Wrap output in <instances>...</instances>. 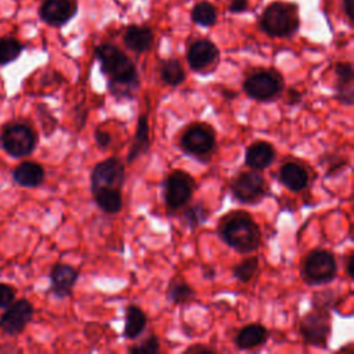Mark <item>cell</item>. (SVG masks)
<instances>
[{
	"mask_svg": "<svg viewBox=\"0 0 354 354\" xmlns=\"http://www.w3.org/2000/svg\"><path fill=\"white\" fill-rule=\"evenodd\" d=\"M160 77L169 86H178L185 80V72L177 59H167L162 64Z\"/></svg>",
	"mask_w": 354,
	"mask_h": 354,
	"instance_id": "d4e9b609",
	"label": "cell"
},
{
	"mask_svg": "<svg viewBox=\"0 0 354 354\" xmlns=\"http://www.w3.org/2000/svg\"><path fill=\"white\" fill-rule=\"evenodd\" d=\"M207 209L202 205V203H196L189 206L185 212H184V220L187 221V224L194 228L196 225H201L206 221L207 218Z\"/></svg>",
	"mask_w": 354,
	"mask_h": 354,
	"instance_id": "f1b7e54d",
	"label": "cell"
},
{
	"mask_svg": "<svg viewBox=\"0 0 354 354\" xmlns=\"http://www.w3.org/2000/svg\"><path fill=\"white\" fill-rule=\"evenodd\" d=\"M336 271L337 266L333 254L324 249H315L310 252L303 267L304 278L311 285L330 282L335 279Z\"/></svg>",
	"mask_w": 354,
	"mask_h": 354,
	"instance_id": "5b68a950",
	"label": "cell"
},
{
	"mask_svg": "<svg viewBox=\"0 0 354 354\" xmlns=\"http://www.w3.org/2000/svg\"><path fill=\"white\" fill-rule=\"evenodd\" d=\"M275 159V149L267 141H256L248 149L245 155V162L249 167L254 170H263L268 167Z\"/></svg>",
	"mask_w": 354,
	"mask_h": 354,
	"instance_id": "e0dca14e",
	"label": "cell"
},
{
	"mask_svg": "<svg viewBox=\"0 0 354 354\" xmlns=\"http://www.w3.org/2000/svg\"><path fill=\"white\" fill-rule=\"evenodd\" d=\"M44 169L37 162L25 160L12 170L14 181L24 188L39 187L44 180Z\"/></svg>",
	"mask_w": 354,
	"mask_h": 354,
	"instance_id": "2e32d148",
	"label": "cell"
},
{
	"mask_svg": "<svg viewBox=\"0 0 354 354\" xmlns=\"http://www.w3.org/2000/svg\"><path fill=\"white\" fill-rule=\"evenodd\" d=\"M232 195L243 203H257L267 194L266 180L256 171H243L231 184Z\"/></svg>",
	"mask_w": 354,
	"mask_h": 354,
	"instance_id": "9c48e42d",
	"label": "cell"
},
{
	"mask_svg": "<svg viewBox=\"0 0 354 354\" xmlns=\"http://www.w3.org/2000/svg\"><path fill=\"white\" fill-rule=\"evenodd\" d=\"M257 268H259L257 257H249L242 260L232 268V275L241 282H249L257 272Z\"/></svg>",
	"mask_w": 354,
	"mask_h": 354,
	"instance_id": "83f0119b",
	"label": "cell"
},
{
	"mask_svg": "<svg viewBox=\"0 0 354 354\" xmlns=\"http://www.w3.org/2000/svg\"><path fill=\"white\" fill-rule=\"evenodd\" d=\"M76 14V4L72 0H43L39 8L41 21L51 26H62Z\"/></svg>",
	"mask_w": 354,
	"mask_h": 354,
	"instance_id": "4fadbf2b",
	"label": "cell"
},
{
	"mask_svg": "<svg viewBox=\"0 0 354 354\" xmlns=\"http://www.w3.org/2000/svg\"><path fill=\"white\" fill-rule=\"evenodd\" d=\"M97 206L109 214H115L122 209V194L120 189L112 187H102L93 192Z\"/></svg>",
	"mask_w": 354,
	"mask_h": 354,
	"instance_id": "44dd1931",
	"label": "cell"
},
{
	"mask_svg": "<svg viewBox=\"0 0 354 354\" xmlns=\"http://www.w3.org/2000/svg\"><path fill=\"white\" fill-rule=\"evenodd\" d=\"M283 88V79L275 71H259L252 73L243 83L246 94L257 101H268Z\"/></svg>",
	"mask_w": 354,
	"mask_h": 354,
	"instance_id": "8992f818",
	"label": "cell"
},
{
	"mask_svg": "<svg viewBox=\"0 0 354 354\" xmlns=\"http://www.w3.org/2000/svg\"><path fill=\"white\" fill-rule=\"evenodd\" d=\"M183 149L187 153L202 158L209 155L216 144L213 130L206 124H192L188 127L180 140Z\"/></svg>",
	"mask_w": 354,
	"mask_h": 354,
	"instance_id": "30bf717a",
	"label": "cell"
},
{
	"mask_svg": "<svg viewBox=\"0 0 354 354\" xmlns=\"http://www.w3.org/2000/svg\"><path fill=\"white\" fill-rule=\"evenodd\" d=\"M353 260H354V256H353V253H350L347 256V261H346V270H347V275L350 278H353Z\"/></svg>",
	"mask_w": 354,
	"mask_h": 354,
	"instance_id": "8d00e7d4",
	"label": "cell"
},
{
	"mask_svg": "<svg viewBox=\"0 0 354 354\" xmlns=\"http://www.w3.org/2000/svg\"><path fill=\"white\" fill-rule=\"evenodd\" d=\"M79 278V272L69 264L58 263L50 272V289L58 299H65L72 295V289Z\"/></svg>",
	"mask_w": 354,
	"mask_h": 354,
	"instance_id": "5bb4252c",
	"label": "cell"
},
{
	"mask_svg": "<svg viewBox=\"0 0 354 354\" xmlns=\"http://www.w3.org/2000/svg\"><path fill=\"white\" fill-rule=\"evenodd\" d=\"M94 138H95V142L100 148H106L111 142V136L106 131H102V130H95Z\"/></svg>",
	"mask_w": 354,
	"mask_h": 354,
	"instance_id": "d6a6232c",
	"label": "cell"
},
{
	"mask_svg": "<svg viewBox=\"0 0 354 354\" xmlns=\"http://www.w3.org/2000/svg\"><path fill=\"white\" fill-rule=\"evenodd\" d=\"M335 73L337 76V82L339 84L337 86H348V84H353V68H351V64L348 62H340L336 65L335 68Z\"/></svg>",
	"mask_w": 354,
	"mask_h": 354,
	"instance_id": "4dcf8cb0",
	"label": "cell"
},
{
	"mask_svg": "<svg viewBox=\"0 0 354 354\" xmlns=\"http://www.w3.org/2000/svg\"><path fill=\"white\" fill-rule=\"evenodd\" d=\"M263 30L275 37H286L293 35L299 28L297 8L295 4L275 1L271 3L261 15Z\"/></svg>",
	"mask_w": 354,
	"mask_h": 354,
	"instance_id": "3957f363",
	"label": "cell"
},
{
	"mask_svg": "<svg viewBox=\"0 0 354 354\" xmlns=\"http://www.w3.org/2000/svg\"><path fill=\"white\" fill-rule=\"evenodd\" d=\"M147 325V317L144 311L137 306H129L126 308V321H124V337L134 339L137 337Z\"/></svg>",
	"mask_w": 354,
	"mask_h": 354,
	"instance_id": "603a6c76",
	"label": "cell"
},
{
	"mask_svg": "<svg viewBox=\"0 0 354 354\" xmlns=\"http://www.w3.org/2000/svg\"><path fill=\"white\" fill-rule=\"evenodd\" d=\"M192 19L201 26H212L217 19L214 7L209 1H199L192 10Z\"/></svg>",
	"mask_w": 354,
	"mask_h": 354,
	"instance_id": "484cf974",
	"label": "cell"
},
{
	"mask_svg": "<svg viewBox=\"0 0 354 354\" xmlns=\"http://www.w3.org/2000/svg\"><path fill=\"white\" fill-rule=\"evenodd\" d=\"M123 41L127 48L136 53H144L149 50L153 44V33L147 26L131 25L127 28Z\"/></svg>",
	"mask_w": 354,
	"mask_h": 354,
	"instance_id": "d6986e66",
	"label": "cell"
},
{
	"mask_svg": "<svg viewBox=\"0 0 354 354\" xmlns=\"http://www.w3.org/2000/svg\"><path fill=\"white\" fill-rule=\"evenodd\" d=\"M194 295L195 293H194L192 288L180 279L171 281V283L169 285V289H167V297L173 303H177V304L189 301L194 297Z\"/></svg>",
	"mask_w": 354,
	"mask_h": 354,
	"instance_id": "4316f807",
	"label": "cell"
},
{
	"mask_svg": "<svg viewBox=\"0 0 354 354\" xmlns=\"http://www.w3.org/2000/svg\"><path fill=\"white\" fill-rule=\"evenodd\" d=\"M194 188L195 181L188 173L183 170L170 173L165 181V203L169 209L184 206L191 199Z\"/></svg>",
	"mask_w": 354,
	"mask_h": 354,
	"instance_id": "ba28073f",
	"label": "cell"
},
{
	"mask_svg": "<svg viewBox=\"0 0 354 354\" xmlns=\"http://www.w3.org/2000/svg\"><path fill=\"white\" fill-rule=\"evenodd\" d=\"M24 51V44L12 37V36H4L0 37V65H8L14 62L21 53Z\"/></svg>",
	"mask_w": 354,
	"mask_h": 354,
	"instance_id": "cb8c5ba5",
	"label": "cell"
},
{
	"mask_svg": "<svg viewBox=\"0 0 354 354\" xmlns=\"http://www.w3.org/2000/svg\"><path fill=\"white\" fill-rule=\"evenodd\" d=\"M37 144V136L30 124L25 122H10L0 131V145L12 158L30 155Z\"/></svg>",
	"mask_w": 354,
	"mask_h": 354,
	"instance_id": "277c9868",
	"label": "cell"
},
{
	"mask_svg": "<svg viewBox=\"0 0 354 354\" xmlns=\"http://www.w3.org/2000/svg\"><path fill=\"white\" fill-rule=\"evenodd\" d=\"M149 147V126H148V119L145 115H141L138 118V123H137V129H136V134L127 155V162H133L137 156H140L141 153L147 152Z\"/></svg>",
	"mask_w": 354,
	"mask_h": 354,
	"instance_id": "7402d4cb",
	"label": "cell"
},
{
	"mask_svg": "<svg viewBox=\"0 0 354 354\" xmlns=\"http://www.w3.org/2000/svg\"><path fill=\"white\" fill-rule=\"evenodd\" d=\"M33 318V306L26 299L14 300L0 315V330L8 336H17L24 332Z\"/></svg>",
	"mask_w": 354,
	"mask_h": 354,
	"instance_id": "52a82bcc",
	"label": "cell"
},
{
	"mask_svg": "<svg viewBox=\"0 0 354 354\" xmlns=\"http://www.w3.org/2000/svg\"><path fill=\"white\" fill-rule=\"evenodd\" d=\"M344 11L350 19H353V7H354V0H343Z\"/></svg>",
	"mask_w": 354,
	"mask_h": 354,
	"instance_id": "e575fe53",
	"label": "cell"
},
{
	"mask_svg": "<svg viewBox=\"0 0 354 354\" xmlns=\"http://www.w3.org/2000/svg\"><path fill=\"white\" fill-rule=\"evenodd\" d=\"M133 354H155L159 351V340L156 336H149L141 344L129 348Z\"/></svg>",
	"mask_w": 354,
	"mask_h": 354,
	"instance_id": "f546056e",
	"label": "cell"
},
{
	"mask_svg": "<svg viewBox=\"0 0 354 354\" xmlns=\"http://www.w3.org/2000/svg\"><path fill=\"white\" fill-rule=\"evenodd\" d=\"M268 337V330L260 325V324H250L243 326L236 337H235V343L239 348L243 350H249V348H254L257 346H260L261 343H264V340Z\"/></svg>",
	"mask_w": 354,
	"mask_h": 354,
	"instance_id": "ffe728a7",
	"label": "cell"
},
{
	"mask_svg": "<svg viewBox=\"0 0 354 354\" xmlns=\"http://www.w3.org/2000/svg\"><path fill=\"white\" fill-rule=\"evenodd\" d=\"M278 178L290 191H301L308 184L307 170L295 162L283 163L279 169Z\"/></svg>",
	"mask_w": 354,
	"mask_h": 354,
	"instance_id": "ac0fdd59",
	"label": "cell"
},
{
	"mask_svg": "<svg viewBox=\"0 0 354 354\" xmlns=\"http://www.w3.org/2000/svg\"><path fill=\"white\" fill-rule=\"evenodd\" d=\"M218 235L228 246L239 253L254 252L261 241L259 225L243 212L227 214L218 224Z\"/></svg>",
	"mask_w": 354,
	"mask_h": 354,
	"instance_id": "7a4b0ae2",
	"label": "cell"
},
{
	"mask_svg": "<svg viewBox=\"0 0 354 354\" xmlns=\"http://www.w3.org/2000/svg\"><path fill=\"white\" fill-rule=\"evenodd\" d=\"M218 57L217 47L206 39L194 41L187 51V61L191 69L202 71L212 65Z\"/></svg>",
	"mask_w": 354,
	"mask_h": 354,
	"instance_id": "9a60e30c",
	"label": "cell"
},
{
	"mask_svg": "<svg viewBox=\"0 0 354 354\" xmlns=\"http://www.w3.org/2000/svg\"><path fill=\"white\" fill-rule=\"evenodd\" d=\"M15 300V289L4 282H0V310H4Z\"/></svg>",
	"mask_w": 354,
	"mask_h": 354,
	"instance_id": "1f68e13d",
	"label": "cell"
},
{
	"mask_svg": "<svg viewBox=\"0 0 354 354\" xmlns=\"http://www.w3.org/2000/svg\"><path fill=\"white\" fill-rule=\"evenodd\" d=\"M124 183V166L116 158H108L95 165L91 171V191L102 187L120 189Z\"/></svg>",
	"mask_w": 354,
	"mask_h": 354,
	"instance_id": "7c38bea8",
	"label": "cell"
},
{
	"mask_svg": "<svg viewBox=\"0 0 354 354\" xmlns=\"http://www.w3.org/2000/svg\"><path fill=\"white\" fill-rule=\"evenodd\" d=\"M187 353H212L213 350L210 347H203V346H192L185 350Z\"/></svg>",
	"mask_w": 354,
	"mask_h": 354,
	"instance_id": "d590c367",
	"label": "cell"
},
{
	"mask_svg": "<svg viewBox=\"0 0 354 354\" xmlns=\"http://www.w3.org/2000/svg\"><path fill=\"white\" fill-rule=\"evenodd\" d=\"M95 57L102 73L111 80L113 91L119 88L124 94L126 90H133L138 86V73L133 61L116 46L101 44L95 48Z\"/></svg>",
	"mask_w": 354,
	"mask_h": 354,
	"instance_id": "6da1fadb",
	"label": "cell"
},
{
	"mask_svg": "<svg viewBox=\"0 0 354 354\" xmlns=\"http://www.w3.org/2000/svg\"><path fill=\"white\" fill-rule=\"evenodd\" d=\"M248 8V0H231L230 10L232 12H242Z\"/></svg>",
	"mask_w": 354,
	"mask_h": 354,
	"instance_id": "836d02e7",
	"label": "cell"
},
{
	"mask_svg": "<svg viewBox=\"0 0 354 354\" xmlns=\"http://www.w3.org/2000/svg\"><path fill=\"white\" fill-rule=\"evenodd\" d=\"M329 321L325 310H315L308 313L300 322V335L303 340L315 347H325L329 337Z\"/></svg>",
	"mask_w": 354,
	"mask_h": 354,
	"instance_id": "8fae6325",
	"label": "cell"
}]
</instances>
